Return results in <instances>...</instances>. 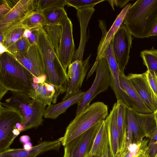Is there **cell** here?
<instances>
[{
    "mask_svg": "<svg viewBox=\"0 0 157 157\" xmlns=\"http://www.w3.org/2000/svg\"><path fill=\"white\" fill-rule=\"evenodd\" d=\"M155 157H157V155H156L155 156Z\"/></svg>",
    "mask_w": 157,
    "mask_h": 157,
    "instance_id": "c3c4849f",
    "label": "cell"
},
{
    "mask_svg": "<svg viewBox=\"0 0 157 157\" xmlns=\"http://www.w3.org/2000/svg\"><path fill=\"white\" fill-rule=\"evenodd\" d=\"M105 57L107 60L109 69L110 86L116 95L117 101H122L128 107L133 109V105L131 101L121 87L119 78L120 71L114 54L112 40L106 49Z\"/></svg>",
    "mask_w": 157,
    "mask_h": 157,
    "instance_id": "4fadbf2b",
    "label": "cell"
},
{
    "mask_svg": "<svg viewBox=\"0 0 157 157\" xmlns=\"http://www.w3.org/2000/svg\"><path fill=\"white\" fill-rule=\"evenodd\" d=\"M4 40V36L1 32H0V44H2Z\"/></svg>",
    "mask_w": 157,
    "mask_h": 157,
    "instance_id": "ee69618b",
    "label": "cell"
},
{
    "mask_svg": "<svg viewBox=\"0 0 157 157\" xmlns=\"http://www.w3.org/2000/svg\"><path fill=\"white\" fill-rule=\"evenodd\" d=\"M138 157H150L148 151H146L141 154H140Z\"/></svg>",
    "mask_w": 157,
    "mask_h": 157,
    "instance_id": "7bdbcfd3",
    "label": "cell"
},
{
    "mask_svg": "<svg viewBox=\"0 0 157 157\" xmlns=\"http://www.w3.org/2000/svg\"><path fill=\"white\" fill-rule=\"evenodd\" d=\"M131 5L129 3L124 7L120 13L117 16L110 28L108 31L104 21L99 20V26L102 32V37L98 46L97 56L95 61L89 72L87 79L95 71L99 60L102 58L105 57V52L107 48L113 39L115 34L123 23L126 14Z\"/></svg>",
    "mask_w": 157,
    "mask_h": 157,
    "instance_id": "9c48e42d",
    "label": "cell"
},
{
    "mask_svg": "<svg viewBox=\"0 0 157 157\" xmlns=\"http://www.w3.org/2000/svg\"><path fill=\"white\" fill-rule=\"evenodd\" d=\"M156 73L157 75V72H156Z\"/></svg>",
    "mask_w": 157,
    "mask_h": 157,
    "instance_id": "681fc988",
    "label": "cell"
},
{
    "mask_svg": "<svg viewBox=\"0 0 157 157\" xmlns=\"http://www.w3.org/2000/svg\"><path fill=\"white\" fill-rule=\"evenodd\" d=\"M13 134L16 137L17 136L21 133V132L17 128H15L13 131Z\"/></svg>",
    "mask_w": 157,
    "mask_h": 157,
    "instance_id": "b9f144b4",
    "label": "cell"
},
{
    "mask_svg": "<svg viewBox=\"0 0 157 157\" xmlns=\"http://www.w3.org/2000/svg\"><path fill=\"white\" fill-rule=\"evenodd\" d=\"M86 157H96L94 156L91 155H90V154H88Z\"/></svg>",
    "mask_w": 157,
    "mask_h": 157,
    "instance_id": "bcb514c9",
    "label": "cell"
},
{
    "mask_svg": "<svg viewBox=\"0 0 157 157\" xmlns=\"http://www.w3.org/2000/svg\"><path fill=\"white\" fill-rule=\"evenodd\" d=\"M20 24L27 29L43 28L46 25L44 16L42 12L34 10L30 13Z\"/></svg>",
    "mask_w": 157,
    "mask_h": 157,
    "instance_id": "484cf974",
    "label": "cell"
},
{
    "mask_svg": "<svg viewBox=\"0 0 157 157\" xmlns=\"http://www.w3.org/2000/svg\"><path fill=\"white\" fill-rule=\"evenodd\" d=\"M151 36H156L157 37V25L151 33L150 37Z\"/></svg>",
    "mask_w": 157,
    "mask_h": 157,
    "instance_id": "60d3db41",
    "label": "cell"
},
{
    "mask_svg": "<svg viewBox=\"0 0 157 157\" xmlns=\"http://www.w3.org/2000/svg\"><path fill=\"white\" fill-rule=\"evenodd\" d=\"M119 78L121 88L131 101L133 105V109L142 113H153L141 98L127 76L124 73H120Z\"/></svg>",
    "mask_w": 157,
    "mask_h": 157,
    "instance_id": "d6986e66",
    "label": "cell"
},
{
    "mask_svg": "<svg viewBox=\"0 0 157 157\" xmlns=\"http://www.w3.org/2000/svg\"><path fill=\"white\" fill-rule=\"evenodd\" d=\"M60 92L53 85L46 80L34 82L33 88L28 95L36 102L45 107L52 103L55 104Z\"/></svg>",
    "mask_w": 157,
    "mask_h": 157,
    "instance_id": "9a60e30c",
    "label": "cell"
},
{
    "mask_svg": "<svg viewBox=\"0 0 157 157\" xmlns=\"http://www.w3.org/2000/svg\"><path fill=\"white\" fill-rule=\"evenodd\" d=\"M127 76L141 98L154 112L157 109V98L149 84L146 72L131 73Z\"/></svg>",
    "mask_w": 157,
    "mask_h": 157,
    "instance_id": "2e32d148",
    "label": "cell"
},
{
    "mask_svg": "<svg viewBox=\"0 0 157 157\" xmlns=\"http://www.w3.org/2000/svg\"><path fill=\"white\" fill-rule=\"evenodd\" d=\"M26 29L19 24L8 27L0 31L4 36V41L2 44L7 48L22 37Z\"/></svg>",
    "mask_w": 157,
    "mask_h": 157,
    "instance_id": "d4e9b609",
    "label": "cell"
},
{
    "mask_svg": "<svg viewBox=\"0 0 157 157\" xmlns=\"http://www.w3.org/2000/svg\"><path fill=\"white\" fill-rule=\"evenodd\" d=\"M59 24L62 25V32L57 55L65 70L72 62L75 52L73 35V26L67 13Z\"/></svg>",
    "mask_w": 157,
    "mask_h": 157,
    "instance_id": "ba28073f",
    "label": "cell"
},
{
    "mask_svg": "<svg viewBox=\"0 0 157 157\" xmlns=\"http://www.w3.org/2000/svg\"><path fill=\"white\" fill-rule=\"evenodd\" d=\"M90 54L84 61L79 60L72 62L68 67L67 74L69 85L62 101L65 100L79 92L89 67Z\"/></svg>",
    "mask_w": 157,
    "mask_h": 157,
    "instance_id": "7c38bea8",
    "label": "cell"
},
{
    "mask_svg": "<svg viewBox=\"0 0 157 157\" xmlns=\"http://www.w3.org/2000/svg\"><path fill=\"white\" fill-rule=\"evenodd\" d=\"M67 0H35V10L41 12L53 8L63 7Z\"/></svg>",
    "mask_w": 157,
    "mask_h": 157,
    "instance_id": "f546056e",
    "label": "cell"
},
{
    "mask_svg": "<svg viewBox=\"0 0 157 157\" xmlns=\"http://www.w3.org/2000/svg\"><path fill=\"white\" fill-rule=\"evenodd\" d=\"M43 28L57 54L62 34V24L46 25Z\"/></svg>",
    "mask_w": 157,
    "mask_h": 157,
    "instance_id": "4316f807",
    "label": "cell"
},
{
    "mask_svg": "<svg viewBox=\"0 0 157 157\" xmlns=\"http://www.w3.org/2000/svg\"><path fill=\"white\" fill-rule=\"evenodd\" d=\"M108 114L107 106L101 102L90 105L76 116L67 126L61 137L64 147L74 139L97 124L105 120Z\"/></svg>",
    "mask_w": 157,
    "mask_h": 157,
    "instance_id": "5b68a950",
    "label": "cell"
},
{
    "mask_svg": "<svg viewBox=\"0 0 157 157\" xmlns=\"http://www.w3.org/2000/svg\"><path fill=\"white\" fill-rule=\"evenodd\" d=\"M23 147L24 149L29 151L32 148V144L30 141H29L24 143Z\"/></svg>",
    "mask_w": 157,
    "mask_h": 157,
    "instance_id": "f35d334b",
    "label": "cell"
},
{
    "mask_svg": "<svg viewBox=\"0 0 157 157\" xmlns=\"http://www.w3.org/2000/svg\"><path fill=\"white\" fill-rule=\"evenodd\" d=\"M153 113L154 114V119L155 121L156 126L157 127V109Z\"/></svg>",
    "mask_w": 157,
    "mask_h": 157,
    "instance_id": "f6af8a7d",
    "label": "cell"
},
{
    "mask_svg": "<svg viewBox=\"0 0 157 157\" xmlns=\"http://www.w3.org/2000/svg\"><path fill=\"white\" fill-rule=\"evenodd\" d=\"M151 140L148 146V152L150 157H155L157 154V127L151 134Z\"/></svg>",
    "mask_w": 157,
    "mask_h": 157,
    "instance_id": "836d02e7",
    "label": "cell"
},
{
    "mask_svg": "<svg viewBox=\"0 0 157 157\" xmlns=\"http://www.w3.org/2000/svg\"><path fill=\"white\" fill-rule=\"evenodd\" d=\"M110 154L109 126L105 119L96 136L90 154L96 157H103Z\"/></svg>",
    "mask_w": 157,
    "mask_h": 157,
    "instance_id": "ac0fdd59",
    "label": "cell"
},
{
    "mask_svg": "<svg viewBox=\"0 0 157 157\" xmlns=\"http://www.w3.org/2000/svg\"><path fill=\"white\" fill-rule=\"evenodd\" d=\"M95 71V79L91 87L85 92L82 99L78 104L75 116L89 106L94 98L107 90L110 85L109 69L105 57H103L99 60Z\"/></svg>",
    "mask_w": 157,
    "mask_h": 157,
    "instance_id": "8992f818",
    "label": "cell"
},
{
    "mask_svg": "<svg viewBox=\"0 0 157 157\" xmlns=\"http://www.w3.org/2000/svg\"><path fill=\"white\" fill-rule=\"evenodd\" d=\"M44 16L46 25L59 24L67 14L63 7H58L45 10L42 12Z\"/></svg>",
    "mask_w": 157,
    "mask_h": 157,
    "instance_id": "f1b7e54d",
    "label": "cell"
},
{
    "mask_svg": "<svg viewBox=\"0 0 157 157\" xmlns=\"http://www.w3.org/2000/svg\"><path fill=\"white\" fill-rule=\"evenodd\" d=\"M76 10L77 17L80 24V40L72 62L77 60L82 61L85 46L87 40L86 29L89 21L95 11L93 7H84Z\"/></svg>",
    "mask_w": 157,
    "mask_h": 157,
    "instance_id": "e0dca14e",
    "label": "cell"
},
{
    "mask_svg": "<svg viewBox=\"0 0 157 157\" xmlns=\"http://www.w3.org/2000/svg\"><path fill=\"white\" fill-rule=\"evenodd\" d=\"M31 45L28 39L23 36L7 49L8 52L15 55L27 52Z\"/></svg>",
    "mask_w": 157,
    "mask_h": 157,
    "instance_id": "4dcf8cb0",
    "label": "cell"
},
{
    "mask_svg": "<svg viewBox=\"0 0 157 157\" xmlns=\"http://www.w3.org/2000/svg\"><path fill=\"white\" fill-rule=\"evenodd\" d=\"M12 95L0 104L17 113L21 119V124L25 131L36 128L43 124L46 108L30 98L27 94L12 92Z\"/></svg>",
    "mask_w": 157,
    "mask_h": 157,
    "instance_id": "277c9868",
    "label": "cell"
},
{
    "mask_svg": "<svg viewBox=\"0 0 157 157\" xmlns=\"http://www.w3.org/2000/svg\"><path fill=\"white\" fill-rule=\"evenodd\" d=\"M102 122L97 124L69 143L64 147L63 157H86L91 151Z\"/></svg>",
    "mask_w": 157,
    "mask_h": 157,
    "instance_id": "52a82bcc",
    "label": "cell"
},
{
    "mask_svg": "<svg viewBox=\"0 0 157 157\" xmlns=\"http://www.w3.org/2000/svg\"><path fill=\"white\" fill-rule=\"evenodd\" d=\"M40 28H36L30 29H26L23 36L27 38L31 45L36 44L38 35Z\"/></svg>",
    "mask_w": 157,
    "mask_h": 157,
    "instance_id": "d590c367",
    "label": "cell"
},
{
    "mask_svg": "<svg viewBox=\"0 0 157 157\" xmlns=\"http://www.w3.org/2000/svg\"><path fill=\"white\" fill-rule=\"evenodd\" d=\"M136 111L132 108L128 107L126 110L127 118V136L126 145L132 143L133 134L137 142L142 141V134L137 121Z\"/></svg>",
    "mask_w": 157,
    "mask_h": 157,
    "instance_id": "cb8c5ba5",
    "label": "cell"
},
{
    "mask_svg": "<svg viewBox=\"0 0 157 157\" xmlns=\"http://www.w3.org/2000/svg\"><path fill=\"white\" fill-rule=\"evenodd\" d=\"M21 122V118L17 113L0 104V152L10 148L16 137L13 131Z\"/></svg>",
    "mask_w": 157,
    "mask_h": 157,
    "instance_id": "30bf717a",
    "label": "cell"
},
{
    "mask_svg": "<svg viewBox=\"0 0 157 157\" xmlns=\"http://www.w3.org/2000/svg\"><path fill=\"white\" fill-rule=\"evenodd\" d=\"M19 140L21 142L24 144L28 141H29L30 137L28 135H24L21 136L20 137Z\"/></svg>",
    "mask_w": 157,
    "mask_h": 157,
    "instance_id": "74e56055",
    "label": "cell"
},
{
    "mask_svg": "<svg viewBox=\"0 0 157 157\" xmlns=\"http://www.w3.org/2000/svg\"><path fill=\"white\" fill-rule=\"evenodd\" d=\"M103 157H112V155H111V154H110L108 155L105 156Z\"/></svg>",
    "mask_w": 157,
    "mask_h": 157,
    "instance_id": "7dc6e473",
    "label": "cell"
},
{
    "mask_svg": "<svg viewBox=\"0 0 157 157\" xmlns=\"http://www.w3.org/2000/svg\"><path fill=\"white\" fill-rule=\"evenodd\" d=\"M143 64L147 69L157 72V50L152 47L140 52Z\"/></svg>",
    "mask_w": 157,
    "mask_h": 157,
    "instance_id": "83f0119b",
    "label": "cell"
},
{
    "mask_svg": "<svg viewBox=\"0 0 157 157\" xmlns=\"http://www.w3.org/2000/svg\"><path fill=\"white\" fill-rule=\"evenodd\" d=\"M35 0H19L13 8L0 19V31L20 24L31 12L35 10Z\"/></svg>",
    "mask_w": 157,
    "mask_h": 157,
    "instance_id": "5bb4252c",
    "label": "cell"
},
{
    "mask_svg": "<svg viewBox=\"0 0 157 157\" xmlns=\"http://www.w3.org/2000/svg\"><path fill=\"white\" fill-rule=\"evenodd\" d=\"M118 106L115 103L105 120L109 126L110 152L113 157H119V135L117 125Z\"/></svg>",
    "mask_w": 157,
    "mask_h": 157,
    "instance_id": "ffe728a7",
    "label": "cell"
},
{
    "mask_svg": "<svg viewBox=\"0 0 157 157\" xmlns=\"http://www.w3.org/2000/svg\"><path fill=\"white\" fill-rule=\"evenodd\" d=\"M36 44L43 60L46 81L54 86L61 94L66 92L70 80L43 28L39 31Z\"/></svg>",
    "mask_w": 157,
    "mask_h": 157,
    "instance_id": "3957f363",
    "label": "cell"
},
{
    "mask_svg": "<svg viewBox=\"0 0 157 157\" xmlns=\"http://www.w3.org/2000/svg\"><path fill=\"white\" fill-rule=\"evenodd\" d=\"M124 24L134 37H150L157 25V0H138L131 5Z\"/></svg>",
    "mask_w": 157,
    "mask_h": 157,
    "instance_id": "6da1fadb",
    "label": "cell"
},
{
    "mask_svg": "<svg viewBox=\"0 0 157 157\" xmlns=\"http://www.w3.org/2000/svg\"><path fill=\"white\" fill-rule=\"evenodd\" d=\"M19 0H1L0 6V19L8 13L15 6Z\"/></svg>",
    "mask_w": 157,
    "mask_h": 157,
    "instance_id": "d6a6232c",
    "label": "cell"
},
{
    "mask_svg": "<svg viewBox=\"0 0 157 157\" xmlns=\"http://www.w3.org/2000/svg\"><path fill=\"white\" fill-rule=\"evenodd\" d=\"M132 40V35L122 23L112 39L114 54L121 73H124L128 63Z\"/></svg>",
    "mask_w": 157,
    "mask_h": 157,
    "instance_id": "8fae6325",
    "label": "cell"
},
{
    "mask_svg": "<svg viewBox=\"0 0 157 157\" xmlns=\"http://www.w3.org/2000/svg\"><path fill=\"white\" fill-rule=\"evenodd\" d=\"M157 155V154H156V155Z\"/></svg>",
    "mask_w": 157,
    "mask_h": 157,
    "instance_id": "f907efd6",
    "label": "cell"
},
{
    "mask_svg": "<svg viewBox=\"0 0 157 157\" xmlns=\"http://www.w3.org/2000/svg\"><path fill=\"white\" fill-rule=\"evenodd\" d=\"M35 77L15 56L8 51L0 54V86L12 92L28 95Z\"/></svg>",
    "mask_w": 157,
    "mask_h": 157,
    "instance_id": "7a4b0ae2",
    "label": "cell"
},
{
    "mask_svg": "<svg viewBox=\"0 0 157 157\" xmlns=\"http://www.w3.org/2000/svg\"><path fill=\"white\" fill-rule=\"evenodd\" d=\"M85 92L80 90L70 98L55 104H51L45 109L44 117L45 118L55 119L65 112L67 109L75 104L78 103Z\"/></svg>",
    "mask_w": 157,
    "mask_h": 157,
    "instance_id": "44dd1931",
    "label": "cell"
},
{
    "mask_svg": "<svg viewBox=\"0 0 157 157\" xmlns=\"http://www.w3.org/2000/svg\"><path fill=\"white\" fill-rule=\"evenodd\" d=\"M145 72L149 84L157 98V75L156 73L154 71L147 69Z\"/></svg>",
    "mask_w": 157,
    "mask_h": 157,
    "instance_id": "e575fe53",
    "label": "cell"
},
{
    "mask_svg": "<svg viewBox=\"0 0 157 157\" xmlns=\"http://www.w3.org/2000/svg\"><path fill=\"white\" fill-rule=\"evenodd\" d=\"M104 0H67L66 5L76 10L86 7H93Z\"/></svg>",
    "mask_w": 157,
    "mask_h": 157,
    "instance_id": "1f68e13d",
    "label": "cell"
},
{
    "mask_svg": "<svg viewBox=\"0 0 157 157\" xmlns=\"http://www.w3.org/2000/svg\"><path fill=\"white\" fill-rule=\"evenodd\" d=\"M8 91L5 88L0 86V100L2 98L5 94Z\"/></svg>",
    "mask_w": 157,
    "mask_h": 157,
    "instance_id": "ab89813d",
    "label": "cell"
},
{
    "mask_svg": "<svg viewBox=\"0 0 157 157\" xmlns=\"http://www.w3.org/2000/svg\"><path fill=\"white\" fill-rule=\"evenodd\" d=\"M117 125L119 135V156L126 147L127 136L126 110L128 107L122 101H117Z\"/></svg>",
    "mask_w": 157,
    "mask_h": 157,
    "instance_id": "603a6c76",
    "label": "cell"
},
{
    "mask_svg": "<svg viewBox=\"0 0 157 157\" xmlns=\"http://www.w3.org/2000/svg\"><path fill=\"white\" fill-rule=\"evenodd\" d=\"M27 52L33 69V75L37 81L46 80L43 58L37 45H31Z\"/></svg>",
    "mask_w": 157,
    "mask_h": 157,
    "instance_id": "7402d4cb",
    "label": "cell"
},
{
    "mask_svg": "<svg viewBox=\"0 0 157 157\" xmlns=\"http://www.w3.org/2000/svg\"><path fill=\"white\" fill-rule=\"evenodd\" d=\"M131 0H107L109 2L112 7L114 10V6H119L120 7H122L125 6Z\"/></svg>",
    "mask_w": 157,
    "mask_h": 157,
    "instance_id": "8d00e7d4",
    "label": "cell"
}]
</instances>
